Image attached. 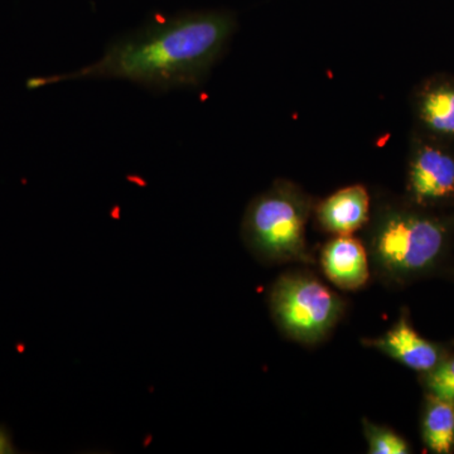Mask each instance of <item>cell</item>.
Returning a JSON list of instances; mask_svg holds the SVG:
<instances>
[{
	"label": "cell",
	"mask_w": 454,
	"mask_h": 454,
	"mask_svg": "<svg viewBox=\"0 0 454 454\" xmlns=\"http://www.w3.org/2000/svg\"><path fill=\"white\" fill-rule=\"evenodd\" d=\"M370 206L366 187L351 184L325 197L316 206L315 214L325 231L336 236L354 235L369 223Z\"/></svg>",
	"instance_id": "obj_6"
},
{
	"label": "cell",
	"mask_w": 454,
	"mask_h": 454,
	"mask_svg": "<svg viewBox=\"0 0 454 454\" xmlns=\"http://www.w3.org/2000/svg\"><path fill=\"white\" fill-rule=\"evenodd\" d=\"M433 396L454 404V360L446 361L433 369L428 378Z\"/></svg>",
	"instance_id": "obj_12"
},
{
	"label": "cell",
	"mask_w": 454,
	"mask_h": 454,
	"mask_svg": "<svg viewBox=\"0 0 454 454\" xmlns=\"http://www.w3.org/2000/svg\"><path fill=\"white\" fill-rule=\"evenodd\" d=\"M370 249L376 265L393 277L424 270L443 249V226L414 212L384 207L372 227Z\"/></svg>",
	"instance_id": "obj_3"
},
{
	"label": "cell",
	"mask_w": 454,
	"mask_h": 454,
	"mask_svg": "<svg viewBox=\"0 0 454 454\" xmlns=\"http://www.w3.org/2000/svg\"><path fill=\"white\" fill-rule=\"evenodd\" d=\"M418 116L427 129L454 138V83L433 82L418 98Z\"/></svg>",
	"instance_id": "obj_9"
},
{
	"label": "cell",
	"mask_w": 454,
	"mask_h": 454,
	"mask_svg": "<svg viewBox=\"0 0 454 454\" xmlns=\"http://www.w3.org/2000/svg\"><path fill=\"white\" fill-rule=\"evenodd\" d=\"M322 268L331 282L348 291L365 286L370 278L366 247L352 235L336 236L325 245Z\"/></svg>",
	"instance_id": "obj_7"
},
{
	"label": "cell",
	"mask_w": 454,
	"mask_h": 454,
	"mask_svg": "<svg viewBox=\"0 0 454 454\" xmlns=\"http://www.w3.org/2000/svg\"><path fill=\"white\" fill-rule=\"evenodd\" d=\"M424 441L432 452L447 454L454 446V404L434 397L424 418Z\"/></svg>",
	"instance_id": "obj_10"
},
{
	"label": "cell",
	"mask_w": 454,
	"mask_h": 454,
	"mask_svg": "<svg viewBox=\"0 0 454 454\" xmlns=\"http://www.w3.org/2000/svg\"><path fill=\"white\" fill-rule=\"evenodd\" d=\"M365 435L369 443V452L372 454H406L409 453L405 439L385 427L365 422Z\"/></svg>",
	"instance_id": "obj_11"
},
{
	"label": "cell",
	"mask_w": 454,
	"mask_h": 454,
	"mask_svg": "<svg viewBox=\"0 0 454 454\" xmlns=\"http://www.w3.org/2000/svg\"><path fill=\"white\" fill-rule=\"evenodd\" d=\"M14 453H18V450L14 446L11 432H9L7 427L0 426V454Z\"/></svg>",
	"instance_id": "obj_13"
},
{
	"label": "cell",
	"mask_w": 454,
	"mask_h": 454,
	"mask_svg": "<svg viewBox=\"0 0 454 454\" xmlns=\"http://www.w3.org/2000/svg\"><path fill=\"white\" fill-rule=\"evenodd\" d=\"M313 202L300 187L278 181L247 206L243 238L260 258L270 262L307 260L306 230Z\"/></svg>",
	"instance_id": "obj_2"
},
{
	"label": "cell",
	"mask_w": 454,
	"mask_h": 454,
	"mask_svg": "<svg viewBox=\"0 0 454 454\" xmlns=\"http://www.w3.org/2000/svg\"><path fill=\"white\" fill-rule=\"evenodd\" d=\"M278 325L293 339L313 343L333 330L342 313L339 295L306 274L280 278L270 294Z\"/></svg>",
	"instance_id": "obj_4"
},
{
	"label": "cell",
	"mask_w": 454,
	"mask_h": 454,
	"mask_svg": "<svg viewBox=\"0 0 454 454\" xmlns=\"http://www.w3.org/2000/svg\"><path fill=\"white\" fill-rule=\"evenodd\" d=\"M235 31V17L221 11L157 20L113 41L98 61L71 74L33 77L27 88L74 80H122L153 92L199 88Z\"/></svg>",
	"instance_id": "obj_1"
},
{
	"label": "cell",
	"mask_w": 454,
	"mask_h": 454,
	"mask_svg": "<svg viewBox=\"0 0 454 454\" xmlns=\"http://www.w3.org/2000/svg\"><path fill=\"white\" fill-rule=\"evenodd\" d=\"M372 346L417 372H430L439 363L437 348L419 336L404 317L384 336L372 340Z\"/></svg>",
	"instance_id": "obj_8"
},
{
	"label": "cell",
	"mask_w": 454,
	"mask_h": 454,
	"mask_svg": "<svg viewBox=\"0 0 454 454\" xmlns=\"http://www.w3.org/2000/svg\"><path fill=\"white\" fill-rule=\"evenodd\" d=\"M408 188L415 202L428 205L454 196V157L434 145H419L409 163Z\"/></svg>",
	"instance_id": "obj_5"
}]
</instances>
